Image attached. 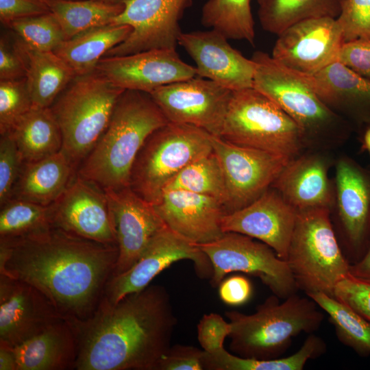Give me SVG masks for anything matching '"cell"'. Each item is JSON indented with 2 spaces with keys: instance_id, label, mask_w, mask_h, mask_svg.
<instances>
[{
  "instance_id": "cell-18",
  "label": "cell",
  "mask_w": 370,
  "mask_h": 370,
  "mask_svg": "<svg viewBox=\"0 0 370 370\" xmlns=\"http://www.w3.org/2000/svg\"><path fill=\"white\" fill-rule=\"evenodd\" d=\"M95 71L119 88L147 93L196 76L195 67L184 62L176 49H153L103 57Z\"/></svg>"
},
{
  "instance_id": "cell-15",
  "label": "cell",
  "mask_w": 370,
  "mask_h": 370,
  "mask_svg": "<svg viewBox=\"0 0 370 370\" xmlns=\"http://www.w3.org/2000/svg\"><path fill=\"white\" fill-rule=\"evenodd\" d=\"M123 11L112 23L132 30L104 57L121 56L153 49H176L181 33L180 21L193 0H125Z\"/></svg>"
},
{
  "instance_id": "cell-24",
  "label": "cell",
  "mask_w": 370,
  "mask_h": 370,
  "mask_svg": "<svg viewBox=\"0 0 370 370\" xmlns=\"http://www.w3.org/2000/svg\"><path fill=\"white\" fill-rule=\"evenodd\" d=\"M153 206L170 229L193 243L212 242L224 234L221 223L226 211L214 197L182 190H166Z\"/></svg>"
},
{
  "instance_id": "cell-47",
  "label": "cell",
  "mask_w": 370,
  "mask_h": 370,
  "mask_svg": "<svg viewBox=\"0 0 370 370\" xmlns=\"http://www.w3.org/2000/svg\"><path fill=\"white\" fill-rule=\"evenodd\" d=\"M49 12L46 0H0V21L5 26L16 20Z\"/></svg>"
},
{
  "instance_id": "cell-43",
  "label": "cell",
  "mask_w": 370,
  "mask_h": 370,
  "mask_svg": "<svg viewBox=\"0 0 370 370\" xmlns=\"http://www.w3.org/2000/svg\"><path fill=\"white\" fill-rule=\"evenodd\" d=\"M27 63L20 39L11 40L6 35L0 38V80L24 78Z\"/></svg>"
},
{
  "instance_id": "cell-53",
  "label": "cell",
  "mask_w": 370,
  "mask_h": 370,
  "mask_svg": "<svg viewBox=\"0 0 370 370\" xmlns=\"http://www.w3.org/2000/svg\"><path fill=\"white\" fill-rule=\"evenodd\" d=\"M264 0H257L258 3L260 5Z\"/></svg>"
},
{
  "instance_id": "cell-30",
  "label": "cell",
  "mask_w": 370,
  "mask_h": 370,
  "mask_svg": "<svg viewBox=\"0 0 370 370\" xmlns=\"http://www.w3.org/2000/svg\"><path fill=\"white\" fill-rule=\"evenodd\" d=\"M9 132L23 162L44 159L62 147L61 130L50 107H33Z\"/></svg>"
},
{
  "instance_id": "cell-49",
  "label": "cell",
  "mask_w": 370,
  "mask_h": 370,
  "mask_svg": "<svg viewBox=\"0 0 370 370\" xmlns=\"http://www.w3.org/2000/svg\"><path fill=\"white\" fill-rule=\"evenodd\" d=\"M349 273L356 278L370 281V243L362 258L350 264Z\"/></svg>"
},
{
  "instance_id": "cell-51",
  "label": "cell",
  "mask_w": 370,
  "mask_h": 370,
  "mask_svg": "<svg viewBox=\"0 0 370 370\" xmlns=\"http://www.w3.org/2000/svg\"><path fill=\"white\" fill-rule=\"evenodd\" d=\"M360 142L362 151H366L370 154V124L365 127Z\"/></svg>"
},
{
  "instance_id": "cell-45",
  "label": "cell",
  "mask_w": 370,
  "mask_h": 370,
  "mask_svg": "<svg viewBox=\"0 0 370 370\" xmlns=\"http://www.w3.org/2000/svg\"><path fill=\"white\" fill-rule=\"evenodd\" d=\"M337 61L370 80V40L359 38L344 42Z\"/></svg>"
},
{
  "instance_id": "cell-5",
  "label": "cell",
  "mask_w": 370,
  "mask_h": 370,
  "mask_svg": "<svg viewBox=\"0 0 370 370\" xmlns=\"http://www.w3.org/2000/svg\"><path fill=\"white\" fill-rule=\"evenodd\" d=\"M280 299L273 294L251 314L225 312L231 325L230 348L233 353L258 360L279 358L294 337L313 333L320 327L324 315L312 298L295 293L282 302Z\"/></svg>"
},
{
  "instance_id": "cell-23",
  "label": "cell",
  "mask_w": 370,
  "mask_h": 370,
  "mask_svg": "<svg viewBox=\"0 0 370 370\" xmlns=\"http://www.w3.org/2000/svg\"><path fill=\"white\" fill-rule=\"evenodd\" d=\"M328 152L304 151L287 163L271 187L297 211L319 208L332 210L334 187L328 172L334 160Z\"/></svg>"
},
{
  "instance_id": "cell-10",
  "label": "cell",
  "mask_w": 370,
  "mask_h": 370,
  "mask_svg": "<svg viewBox=\"0 0 370 370\" xmlns=\"http://www.w3.org/2000/svg\"><path fill=\"white\" fill-rule=\"evenodd\" d=\"M212 267L211 284L219 286L228 273L239 271L258 278L281 299L299 290L285 260L269 246L236 232H225L219 238L197 244Z\"/></svg>"
},
{
  "instance_id": "cell-16",
  "label": "cell",
  "mask_w": 370,
  "mask_h": 370,
  "mask_svg": "<svg viewBox=\"0 0 370 370\" xmlns=\"http://www.w3.org/2000/svg\"><path fill=\"white\" fill-rule=\"evenodd\" d=\"M343 43L336 18H310L296 23L278 34L271 56L293 71L311 75L337 61Z\"/></svg>"
},
{
  "instance_id": "cell-26",
  "label": "cell",
  "mask_w": 370,
  "mask_h": 370,
  "mask_svg": "<svg viewBox=\"0 0 370 370\" xmlns=\"http://www.w3.org/2000/svg\"><path fill=\"white\" fill-rule=\"evenodd\" d=\"M12 349L16 370L75 369L77 356L76 336L66 319L51 325Z\"/></svg>"
},
{
  "instance_id": "cell-34",
  "label": "cell",
  "mask_w": 370,
  "mask_h": 370,
  "mask_svg": "<svg viewBox=\"0 0 370 370\" xmlns=\"http://www.w3.org/2000/svg\"><path fill=\"white\" fill-rule=\"evenodd\" d=\"M201 22L228 39L254 44L255 28L251 0H208L201 9Z\"/></svg>"
},
{
  "instance_id": "cell-31",
  "label": "cell",
  "mask_w": 370,
  "mask_h": 370,
  "mask_svg": "<svg viewBox=\"0 0 370 370\" xmlns=\"http://www.w3.org/2000/svg\"><path fill=\"white\" fill-rule=\"evenodd\" d=\"M325 351L324 341L311 333L301 347L287 357L247 358L232 354L223 347L209 353L204 351V366L205 370H302L308 360L321 356Z\"/></svg>"
},
{
  "instance_id": "cell-40",
  "label": "cell",
  "mask_w": 370,
  "mask_h": 370,
  "mask_svg": "<svg viewBox=\"0 0 370 370\" xmlns=\"http://www.w3.org/2000/svg\"><path fill=\"white\" fill-rule=\"evenodd\" d=\"M23 163L12 134H0V206L11 199Z\"/></svg>"
},
{
  "instance_id": "cell-20",
  "label": "cell",
  "mask_w": 370,
  "mask_h": 370,
  "mask_svg": "<svg viewBox=\"0 0 370 370\" xmlns=\"http://www.w3.org/2000/svg\"><path fill=\"white\" fill-rule=\"evenodd\" d=\"M214 30L182 32L177 45L196 64V76L210 79L230 90L253 87L255 63Z\"/></svg>"
},
{
  "instance_id": "cell-14",
  "label": "cell",
  "mask_w": 370,
  "mask_h": 370,
  "mask_svg": "<svg viewBox=\"0 0 370 370\" xmlns=\"http://www.w3.org/2000/svg\"><path fill=\"white\" fill-rule=\"evenodd\" d=\"M232 92L195 76L160 86L149 94L169 122L192 125L220 136Z\"/></svg>"
},
{
  "instance_id": "cell-42",
  "label": "cell",
  "mask_w": 370,
  "mask_h": 370,
  "mask_svg": "<svg viewBox=\"0 0 370 370\" xmlns=\"http://www.w3.org/2000/svg\"><path fill=\"white\" fill-rule=\"evenodd\" d=\"M334 297L370 321V281L349 273L336 285Z\"/></svg>"
},
{
  "instance_id": "cell-46",
  "label": "cell",
  "mask_w": 370,
  "mask_h": 370,
  "mask_svg": "<svg viewBox=\"0 0 370 370\" xmlns=\"http://www.w3.org/2000/svg\"><path fill=\"white\" fill-rule=\"evenodd\" d=\"M204 351L185 345L171 347L160 362L158 370H204Z\"/></svg>"
},
{
  "instance_id": "cell-8",
  "label": "cell",
  "mask_w": 370,
  "mask_h": 370,
  "mask_svg": "<svg viewBox=\"0 0 370 370\" xmlns=\"http://www.w3.org/2000/svg\"><path fill=\"white\" fill-rule=\"evenodd\" d=\"M220 137L290 158L307 150L297 124L273 100L253 87L232 90Z\"/></svg>"
},
{
  "instance_id": "cell-22",
  "label": "cell",
  "mask_w": 370,
  "mask_h": 370,
  "mask_svg": "<svg viewBox=\"0 0 370 370\" xmlns=\"http://www.w3.org/2000/svg\"><path fill=\"white\" fill-rule=\"evenodd\" d=\"M54 225L82 237L116 245L103 189L77 174L52 204Z\"/></svg>"
},
{
  "instance_id": "cell-28",
  "label": "cell",
  "mask_w": 370,
  "mask_h": 370,
  "mask_svg": "<svg viewBox=\"0 0 370 370\" xmlns=\"http://www.w3.org/2000/svg\"><path fill=\"white\" fill-rule=\"evenodd\" d=\"M132 29L127 25L108 24L94 27L65 40L55 51L76 76L95 71L99 62L123 42Z\"/></svg>"
},
{
  "instance_id": "cell-4",
  "label": "cell",
  "mask_w": 370,
  "mask_h": 370,
  "mask_svg": "<svg viewBox=\"0 0 370 370\" xmlns=\"http://www.w3.org/2000/svg\"><path fill=\"white\" fill-rule=\"evenodd\" d=\"M253 88L278 104L300 129L307 149L329 151L350 137L353 125L328 108L303 76L257 51Z\"/></svg>"
},
{
  "instance_id": "cell-9",
  "label": "cell",
  "mask_w": 370,
  "mask_h": 370,
  "mask_svg": "<svg viewBox=\"0 0 370 370\" xmlns=\"http://www.w3.org/2000/svg\"><path fill=\"white\" fill-rule=\"evenodd\" d=\"M196 126L169 122L145 140L133 164L130 186L153 204L185 166L213 151L211 136Z\"/></svg>"
},
{
  "instance_id": "cell-37",
  "label": "cell",
  "mask_w": 370,
  "mask_h": 370,
  "mask_svg": "<svg viewBox=\"0 0 370 370\" xmlns=\"http://www.w3.org/2000/svg\"><path fill=\"white\" fill-rule=\"evenodd\" d=\"M171 190H182L214 197L224 208L227 203L224 177L213 151L181 170L166 184L164 191Z\"/></svg>"
},
{
  "instance_id": "cell-25",
  "label": "cell",
  "mask_w": 370,
  "mask_h": 370,
  "mask_svg": "<svg viewBox=\"0 0 370 370\" xmlns=\"http://www.w3.org/2000/svg\"><path fill=\"white\" fill-rule=\"evenodd\" d=\"M319 99L355 128L370 124V80L336 61L311 75L301 74Z\"/></svg>"
},
{
  "instance_id": "cell-21",
  "label": "cell",
  "mask_w": 370,
  "mask_h": 370,
  "mask_svg": "<svg viewBox=\"0 0 370 370\" xmlns=\"http://www.w3.org/2000/svg\"><path fill=\"white\" fill-rule=\"evenodd\" d=\"M297 210L270 187L249 205L225 214L222 230L250 236L269 246L286 261Z\"/></svg>"
},
{
  "instance_id": "cell-36",
  "label": "cell",
  "mask_w": 370,
  "mask_h": 370,
  "mask_svg": "<svg viewBox=\"0 0 370 370\" xmlns=\"http://www.w3.org/2000/svg\"><path fill=\"white\" fill-rule=\"evenodd\" d=\"M53 226L52 204L11 199L0 206V240L23 237Z\"/></svg>"
},
{
  "instance_id": "cell-39",
  "label": "cell",
  "mask_w": 370,
  "mask_h": 370,
  "mask_svg": "<svg viewBox=\"0 0 370 370\" xmlns=\"http://www.w3.org/2000/svg\"><path fill=\"white\" fill-rule=\"evenodd\" d=\"M32 108L25 77L0 80V134L10 132Z\"/></svg>"
},
{
  "instance_id": "cell-33",
  "label": "cell",
  "mask_w": 370,
  "mask_h": 370,
  "mask_svg": "<svg viewBox=\"0 0 370 370\" xmlns=\"http://www.w3.org/2000/svg\"><path fill=\"white\" fill-rule=\"evenodd\" d=\"M66 40L88 29L113 23L124 10L123 3L100 0H46Z\"/></svg>"
},
{
  "instance_id": "cell-29",
  "label": "cell",
  "mask_w": 370,
  "mask_h": 370,
  "mask_svg": "<svg viewBox=\"0 0 370 370\" xmlns=\"http://www.w3.org/2000/svg\"><path fill=\"white\" fill-rule=\"evenodd\" d=\"M20 42L26 59L25 79L33 107H50L76 75L53 51L37 50L21 39Z\"/></svg>"
},
{
  "instance_id": "cell-11",
  "label": "cell",
  "mask_w": 370,
  "mask_h": 370,
  "mask_svg": "<svg viewBox=\"0 0 370 370\" xmlns=\"http://www.w3.org/2000/svg\"><path fill=\"white\" fill-rule=\"evenodd\" d=\"M212 150L224 177L226 214L249 205L269 189L287 163V156L238 145L212 135Z\"/></svg>"
},
{
  "instance_id": "cell-38",
  "label": "cell",
  "mask_w": 370,
  "mask_h": 370,
  "mask_svg": "<svg viewBox=\"0 0 370 370\" xmlns=\"http://www.w3.org/2000/svg\"><path fill=\"white\" fill-rule=\"evenodd\" d=\"M7 27L27 45L40 51H53L66 40L59 22L51 12L16 20Z\"/></svg>"
},
{
  "instance_id": "cell-12",
  "label": "cell",
  "mask_w": 370,
  "mask_h": 370,
  "mask_svg": "<svg viewBox=\"0 0 370 370\" xmlns=\"http://www.w3.org/2000/svg\"><path fill=\"white\" fill-rule=\"evenodd\" d=\"M334 212L350 264L359 260L370 243V167L347 155L334 160Z\"/></svg>"
},
{
  "instance_id": "cell-41",
  "label": "cell",
  "mask_w": 370,
  "mask_h": 370,
  "mask_svg": "<svg viewBox=\"0 0 370 370\" xmlns=\"http://www.w3.org/2000/svg\"><path fill=\"white\" fill-rule=\"evenodd\" d=\"M336 20L344 42L359 38L370 40V0H343Z\"/></svg>"
},
{
  "instance_id": "cell-50",
  "label": "cell",
  "mask_w": 370,
  "mask_h": 370,
  "mask_svg": "<svg viewBox=\"0 0 370 370\" xmlns=\"http://www.w3.org/2000/svg\"><path fill=\"white\" fill-rule=\"evenodd\" d=\"M0 370H16V360L12 347L0 344Z\"/></svg>"
},
{
  "instance_id": "cell-52",
  "label": "cell",
  "mask_w": 370,
  "mask_h": 370,
  "mask_svg": "<svg viewBox=\"0 0 370 370\" xmlns=\"http://www.w3.org/2000/svg\"><path fill=\"white\" fill-rule=\"evenodd\" d=\"M108 3H123L125 0H100Z\"/></svg>"
},
{
  "instance_id": "cell-6",
  "label": "cell",
  "mask_w": 370,
  "mask_h": 370,
  "mask_svg": "<svg viewBox=\"0 0 370 370\" xmlns=\"http://www.w3.org/2000/svg\"><path fill=\"white\" fill-rule=\"evenodd\" d=\"M125 90L95 71L75 76L50 106L62 136V151L78 170L110 122Z\"/></svg>"
},
{
  "instance_id": "cell-2",
  "label": "cell",
  "mask_w": 370,
  "mask_h": 370,
  "mask_svg": "<svg viewBox=\"0 0 370 370\" xmlns=\"http://www.w3.org/2000/svg\"><path fill=\"white\" fill-rule=\"evenodd\" d=\"M77 343V370H158L177 323L168 291L149 285L116 303L102 296L84 319H66Z\"/></svg>"
},
{
  "instance_id": "cell-27",
  "label": "cell",
  "mask_w": 370,
  "mask_h": 370,
  "mask_svg": "<svg viewBox=\"0 0 370 370\" xmlns=\"http://www.w3.org/2000/svg\"><path fill=\"white\" fill-rule=\"evenodd\" d=\"M77 174V169L62 149L44 159L24 162L11 199L49 206L60 197Z\"/></svg>"
},
{
  "instance_id": "cell-7",
  "label": "cell",
  "mask_w": 370,
  "mask_h": 370,
  "mask_svg": "<svg viewBox=\"0 0 370 370\" xmlns=\"http://www.w3.org/2000/svg\"><path fill=\"white\" fill-rule=\"evenodd\" d=\"M297 212L286 262L299 290L306 295L322 293L334 297L336 285L349 274L350 262L338 241L331 210Z\"/></svg>"
},
{
  "instance_id": "cell-32",
  "label": "cell",
  "mask_w": 370,
  "mask_h": 370,
  "mask_svg": "<svg viewBox=\"0 0 370 370\" xmlns=\"http://www.w3.org/2000/svg\"><path fill=\"white\" fill-rule=\"evenodd\" d=\"M343 0H264L258 9L261 27L266 32L280 34L301 21L330 17L336 18Z\"/></svg>"
},
{
  "instance_id": "cell-13",
  "label": "cell",
  "mask_w": 370,
  "mask_h": 370,
  "mask_svg": "<svg viewBox=\"0 0 370 370\" xmlns=\"http://www.w3.org/2000/svg\"><path fill=\"white\" fill-rule=\"evenodd\" d=\"M186 259L193 261L200 277H212L211 262L197 244L166 225L154 236L129 269L111 276L103 296L116 303L125 296L146 288L158 274L173 262Z\"/></svg>"
},
{
  "instance_id": "cell-17",
  "label": "cell",
  "mask_w": 370,
  "mask_h": 370,
  "mask_svg": "<svg viewBox=\"0 0 370 370\" xmlns=\"http://www.w3.org/2000/svg\"><path fill=\"white\" fill-rule=\"evenodd\" d=\"M119 256L112 275L129 269L166 225L154 206L130 186L104 190Z\"/></svg>"
},
{
  "instance_id": "cell-3",
  "label": "cell",
  "mask_w": 370,
  "mask_h": 370,
  "mask_svg": "<svg viewBox=\"0 0 370 370\" xmlns=\"http://www.w3.org/2000/svg\"><path fill=\"white\" fill-rule=\"evenodd\" d=\"M169 121L149 93L125 90L110 122L77 175L103 190L130 186L131 171L147 138Z\"/></svg>"
},
{
  "instance_id": "cell-44",
  "label": "cell",
  "mask_w": 370,
  "mask_h": 370,
  "mask_svg": "<svg viewBox=\"0 0 370 370\" xmlns=\"http://www.w3.org/2000/svg\"><path fill=\"white\" fill-rule=\"evenodd\" d=\"M231 332L230 322L217 313L204 314L197 325L198 341L202 349L212 352L223 347Z\"/></svg>"
},
{
  "instance_id": "cell-19",
  "label": "cell",
  "mask_w": 370,
  "mask_h": 370,
  "mask_svg": "<svg viewBox=\"0 0 370 370\" xmlns=\"http://www.w3.org/2000/svg\"><path fill=\"white\" fill-rule=\"evenodd\" d=\"M64 319L36 288L0 274V344L16 347Z\"/></svg>"
},
{
  "instance_id": "cell-48",
  "label": "cell",
  "mask_w": 370,
  "mask_h": 370,
  "mask_svg": "<svg viewBox=\"0 0 370 370\" xmlns=\"http://www.w3.org/2000/svg\"><path fill=\"white\" fill-rule=\"evenodd\" d=\"M250 281L243 275H233L219 284L220 299L226 304L240 306L247 302L252 296Z\"/></svg>"
},
{
  "instance_id": "cell-35",
  "label": "cell",
  "mask_w": 370,
  "mask_h": 370,
  "mask_svg": "<svg viewBox=\"0 0 370 370\" xmlns=\"http://www.w3.org/2000/svg\"><path fill=\"white\" fill-rule=\"evenodd\" d=\"M325 312L338 340L362 357L370 356V321L334 297L322 293L308 295Z\"/></svg>"
},
{
  "instance_id": "cell-1",
  "label": "cell",
  "mask_w": 370,
  "mask_h": 370,
  "mask_svg": "<svg viewBox=\"0 0 370 370\" xmlns=\"http://www.w3.org/2000/svg\"><path fill=\"white\" fill-rule=\"evenodd\" d=\"M118 256L116 245L53 226L0 240V274L36 288L64 319H84L101 299Z\"/></svg>"
}]
</instances>
